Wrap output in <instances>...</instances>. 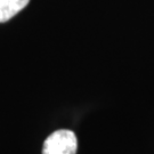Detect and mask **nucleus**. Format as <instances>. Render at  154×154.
I'll list each match as a JSON object with an SVG mask.
<instances>
[{"label":"nucleus","instance_id":"obj_1","mask_svg":"<svg viewBox=\"0 0 154 154\" xmlns=\"http://www.w3.org/2000/svg\"><path fill=\"white\" fill-rule=\"evenodd\" d=\"M78 139L75 134L69 129H60L46 138L42 154H75Z\"/></svg>","mask_w":154,"mask_h":154},{"label":"nucleus","instance_id":"obj_2","mask_svg":"<svg viewBox=\"0 0 154 154\" xmlns=\"http://www.w3.org/2000/svg\"><path fill=\"white\" fill-rule=\"evenodd\" d=\"M30 0H0V23H5L24 9Z\"/></svg>","mask_w":154,"mask_h":154}]
</instances>
